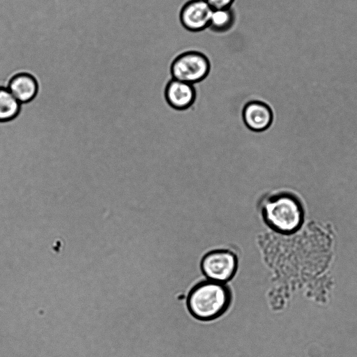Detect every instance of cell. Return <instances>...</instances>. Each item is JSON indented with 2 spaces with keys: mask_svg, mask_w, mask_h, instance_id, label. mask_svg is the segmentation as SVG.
<instances>
[{
  "mask_svg": "<svg viewBox=\"0 0 357 357\" xmlns=\"http://www.w3.org/2000/svg\"><path fill=\"white\" fill-rule=\"evenodd\" d=\"M261 216L273 231L291 234L298 230L304 220V210L293 193L279 191L264 195L259 202Z\"/></svg>",
  "mask_w": 357,
  "mask_h": 357,
  "instance_id": "6da1fadb",
  "label": "cell"
},
{
  "mask_svg": "<svg viewBox=\"0 0 357 357\" xmlns=\"http://www.w3.org/2000/svg\"><path fill=\"white\" fill-rule=\"evenodd\" d=\"M231 301L232 292L227 283L206 280L198 282L190 290L186 305L194 318L208 321L224 314Z\"/></svg>",
  "mask_w": 357,
  "mask_h": 357,
  "instance_id": "7a4b0ae2",
  "label": "cell"
},
{
  "mask_svg": "<svg viewBox=\"0 0 357 357\" xmlns=\"http://www.w3.org/2000/svg\"><path fill=\"white\" fill-rule=\"evenodd\" d=\"M211 70L210 61L199 51H186L178 55L172 62L170 73L172 79L191 84L204 80Z\"/></svg>",
  "mask_w": 357,
  "mask_h": 357,
  "instance_id": "3957f363",
  "label": "cell"
},
{
  "mask_svg": "<svg viewBox=\"0 0 357 357\" xmlns=\"http://www.w3.org/2000/svg\"><path fill=\"white\" fill-rule=\"evenodd\" d=\"M238 266L237 255L227 249L206 252L200 261V268L207 280L227 283L236 275Z\"/></svg>",
  "mask_w": 357,
  "mask_h": 357,
  "instance_id": "277c9868",
  "label": "cell"
},
{
  "mask_svg": "<svg viewBox=\"0 0 357 357\" xmlns=\"http://www.w3.org/2000/svg\"><path fill=\"white\" fill-rule=\"evenodd\" d=\"M213 9L205 0H190L181 8L179 20L182 26L190 32L208 28Z\"/></svg>",
  "mask_w": 357,
  "mask_h": 357,
  "instance_id": "5b68a950",
  "label": "cell"
},
{
  "mask_svg": "<svg viewBox=\"0 0 357 357\" xmlns=\"http://www.w3.org/2000/svg\"><path fill=\"white\" fill-rule=\"evenodd\" d=\"M242 119L248 129L253 132L268 130L273 121V112L271 106L261 100L247 102L242 109Z\"/></svg>",
  "mask_w": 357,
  "mask_h": 357,
  "instance_id": "8992f818",
  "label": "cell"
},
{
  "mask_svg": "<svg viewBox=\"0 0 357 357\" xmlns=\"http://www.w3.org/2000/svg\"><path fill=\"white\" fill-rule=\"evenodd\" d=\"M196 89L193 84L171 79L165 86V98L173 109L183 111L192 106L196 100Z\"/></svg>",
  "mask_w": 357,
  "mask_h": 357,
  "instance_id": "52a82bcc",
  "label": "cell"
},
{
  "mask_svg": "<svg viewBox=\"0 0 357 357\" xmlns=\"http://www.w3.org/2000/svg\"><path fill=\"white\" fill-rule=\"evenodd\" d=\"M7 88L20 103H25L36 96L38 85L33 75L26 72H19L10 78Z\"/></svg>",
  "mask_w": 357,
  "mask_h": 357,
  "instance_id": "ba28073f",
  "label": "cell"
},
{
  "mask_svg": "<svg viewBox=\"0 0 357 357\" xmlns=\"http://www.w3.org/2000/svg\"><path fill=\"white\" fill-rule=\"evenodd\" d=\"M20 102L8 88L0 86V122L14 119L18 114Z\"/></svg>",
  "mask_w": 357,
  "mask_h": 357,
  "instance_id": "9c48e42d",
  "label": "cell"
},
{
  "mask_svg": "<svg viewBox=\"0 0 357 357\" xmlns=\"http://www.w3.org/2000/svg\"><path fill=\"white\" fill-rule=\"evenodd\" d=\"M234 21V12L231 7L215 9L211 13L208 28L216 33L226 32L232 27Z\"/></svg>",
  "mask_w": 357,
  "mask_h": 357,
  "instance_id": "30bf717a",
  "label": "cell"
},
{
  "mask_svg": "<svg viewBox=\"0 0 357 357\" xmlns=\"http://www.w3.org/2000/svg\"><path fill=\"white\" fill-rule=\"evenodd\" d=\"M213 9L230 8L234 0H205Z\"/></svg>",
  "mask_w": 357,
  "mask_h": 357,
  "instance_id": "8fae6325",
  "label": "cell"
}]
</instances>
